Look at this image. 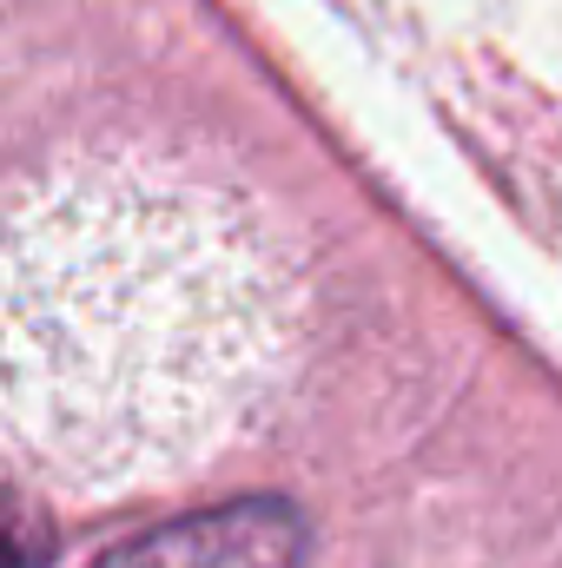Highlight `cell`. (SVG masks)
Wrapping results in <instances>:
<instances>
[{
	"instance_id": "obj_2",
	"label": "cell",
	"mask_w": 562,
	"mask_h": 568,
	"mask_svg": "<svg viewBox=\"0 0 562 568\" xmlns=\"http://www.w3.org/2000/svg\"><path fill=\"white\" fill-rule=\"evenodd\" d=\"M304 516L284 496H245L225 509L179 516L107 549L93 568H304Z\"/></svg>"
},
{
	"instance_id": "obj_1",
	"label": "cell",
	"mask_w": 562,
	"mask_h": 568,
	"mask_svg": "<svg viewBox=\"0 0 562 568\" xmlns=\"http://www.w3.org/2000/svg\"><path fill=\"white\" fill-rule=\"evenodd\" d=\"M259 212L159 165H73L0 212V436L73 489L205 463L291 364Z\"/></svg>"
}]
</instances>
